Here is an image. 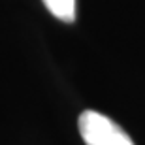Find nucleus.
Wrapping results in <instances>:
<instances>
[{
	"label": "nucleus",
	"mask_w": 145,
	"mask_h": 145,
	"mask_svg": "<svg viewBox=\"0 0 145 145\" xmlns=\"http://www.w3.org/2000/svg\"><path fill=\"white\" fill-rule=\"evenodd\" d=\"M77 126L85 145H134L132 138L115 121L92 109L81 113Z\"/></svg>",
	"instance_id": "nucleus-1"
},
{
	"label": "nucleus",
	"mask_w": 145,
	"mask_h": 145,
	"mask_svg": "<svg viewBox=\"0 0 145 145\" xmlns=\"http://www.w3.org/2000/svg\"><path fill=\"white\" fill-rule=\"evenodd\" d=\"M43 4L51 11V15L60 19L62 23L75 21V0H43Z\"/></svg>",
	"instance_id": "nucleus-2"
}]
</instances>
